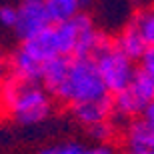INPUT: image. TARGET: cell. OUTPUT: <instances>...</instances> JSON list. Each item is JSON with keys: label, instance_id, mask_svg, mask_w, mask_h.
<instances>
[{"label": "cell", "instance_id": "obj_23", "mask_svg": "<svg viewBox=\"0 0 154 154\" xmlns=\"http://www.w3.org/2000/svg\"><path fill=\"white\" fill-rule=\"evenodd\" d=\"M86 2H88V0H82V4H86Z\"/></svg>", "mask_w": 154, "mask_h": 154}, {"label": "cell", "instance_id": "obj_19", "mask_svg": "<svg viewBox=\"0 0 154 154\" xmlns=\"http://www.w3.org/2000/svg\"><path fill=\"white\" fill-rule=\"evenodd\" d=\"M8 62H6V58L0 54V94H2V88H4V82L8 78Z\"/></svg>", "mask_w": 154, "mask_h": 154}, {"label": "cell", "instance_id": "obj_22", "mask_svg": "<svg viewBox=\"0 0 154 154\" xmlns=\"http://www.w3.org/2000/svg\"><path fill=\"white\" fill-rule=\"evenodd\" d=\"M130 154H154V150H142V152H130Z\"/></svg>", "mask_w": 154, "mask_h": 154}, {"label": "cell", "instance_id": "obj_14", "mask_svg": "<svg viewBox=\"0 0 154 154\" xmlns=\"http://www.w3.org/2000/svg\"><path fill=\"white\" fill-rule=\"evenodd\" d=\"M130 22L138 28V32L146 40V44L154 46V6H148L144 10H138Z\"/></svg>", "mask_w": 154, "mask_h": 154}, {"label": "cell", "instance_id": "obj_21", "mask_svg": "<svg viewBox=\"0 0 154 154\" xmlns=\"http://www.w3.org/2000/svg\"><path fill=\"white\" fill-rule=\"evenodd\" d=\"M38 154H60V146H48V148H42Z\"/></svg>", "mask_w": 154, "mask_h": 154}, {"label": "cell", "instance_id": "obj_1", "mask_svg": "<svg viewBox=\"0 0 154 154\" xmlns=\"http://www.w3.org/2000/svg\"><path fill=\"white\" fill-rule=\"evenodd\" d=\"M50 96L40 82H28L8 74L0 94V108L18 124H36L50 114Z\"/></svg>", "mask_w": 154, "mask_h": 154}, {"label": "cell", "instance_id": "obj_15", "mask_svg": "<svg viewBox=\"0 0 154 154\" xmlns=\"http://www.w3.org/2000/svg\"><path fill=\"white\" fill-rule=\"evenodd\" d=\"M60 154H116V152L108 144H98V146H92V148H84L80 144H62Z\"/></svg>", "mask_w": 154, "mask_h": 154}, {"label": "cell", "instance_id": "obj_20", "mask_svg": "<svg viewBox=\"0 0 154 154\" xmlns=\"http://www.w3.org/2000/svg\"><path fill=\"white\" fill-rule=\"evenodd\" d=\"M142 118H144V120H146V122H148V124L154 128V100L148 104V106H146V110H144Z\"/></svg>", "mask_w": 154, "mask_h": 154}, {"label": "cell", "instance_id": "obj_5", "mask_svg": "<svg viewBox=\"0 0 154 154\" xmlns=\"http://www.w3.org/2000/svg\"><path fill=\"white\" fill-rule=\"evenodd\" d=\"M52 26L48 12H46V0H20L18 4V22L16 34L20 40H28L30 36L38 34L40 30Z\"/></svg>", "mask_w": 154, "mask_h": 154}, {"label": "cell", "instance_id": "obj_10", "mask_svg": "<svg viewBox=\"0 0 154 154\" xmlns=\"http://www.w3.org/2000/svg\"><path fill=\"white\" fill-rule=\"evenodd\" d=\"M114 44L124 52L126 56H130L132 60H136V62H140V58L144 56V52L150 48V46L146 44V40L142 38V34L138 32V28L132 22H128L124 28H122V32L114 38Z\"/></svg>", "mask_w": 154, "mask_h": 154}, {"label": "cell", "instance_id": "obj_17", "mask_svg": "<svg viewBox=\"0 0 154 154\" xmlns=\"http://www.w3.org/2000/svg\"><path fill=\"white\" fill-rule=\"evenodd\" d=\"M18 22V6H2L0 8V24L6 28H16Z\"/></svg>", "mask_w": 154, "mask_h": 154}, {"label": "cell", "instance_id": "obj_8", "mask_svg": "<svg viewBox=\"0 0 154 154\" xmlns=\"http://www.w3.org/2000/svg\"><path fill=\"white\" fill-rule=\"evenodd\" d=\"M124 144L128 152H142L154 150V128L144 118L132 120L124 134Z\"/></svg>", "mask_w": 154, "mask_h": 154}, {"label": "cell", "instance_id": "obj_2", "mask_svg": "<svg viewBox=\"0 0 154 154\" xmlns=\"http://www.w3.org/2000/svg\"><path fill=\"white\" fill-rule=\"evenodd\" d=\"M106 96H110L106 82L94 58L90 56H74L70 60L68 74L64 78L60 90L54 94V98L70 106L80 102H90V100H100Z\"/></svg>", "mask_w": 154, "mask_h": 154}, {"label": "cell", "instance_id": "obj_9", "mask_svg": "<svg viewBox=\"0 0 154 154\" xmlns=\"http://www.w3.org/2000/svg\"><path fill=\"white\" fill-rule=\"evenodd\" d=\"M8 64H10L12 76H16L20 80H28V82H42L44 64L38 62L36 58H32L22 46L10 56V62Z\"/></svg>", "mask_w": 154, "mask_h": 154}, {"label": "cell", "instance_id": "obj_4", "mask_svg": "<svg viewBox=\"0 0 154 154\" xmlns=\"http://www.w3.org/2000/svg\"><path fill=\"white\" fill-rule=\"evenodd\" d=\"M152 100H154V80L140 68H138L136 76L130 84L124 90H120L118 94H114V98H112L114 112L130 120L144 114L146 106Z\"/></svg>", "mask_w": 154, "mask_h": 154}, {"label": "cell", "instance_id": "obj_16", "mask_svg": "<svg viewBox=\"0 0 154 154\" xmlns=\"http://www.w3.org/2000/svg\"><path fill=\"white\" fill-rule=\"evenodd\" d=\"M86 130H88V134H90L94 140H98V142H106V140H110L112 134H114V126H112L110 120H106V122L94 124V126H90V128H86Z\"/></svg>", "mask_w": 154, "mask_h": 154}, {"label": "cell", "instance_id": "obj_11", "mask_svg": "<svg viewBox=\"0 0 154 154\" xmlns=\"http://www.w3.org/2000/svg\"><path fill=\"white\" fill-rule=\"evenodd\" d=\"M70 60H72V56H56V58H52V60H48V62H44L42 86L50 92L52 96L60 90L64 78H66V74H68Z\"/></svg>", "mask_w": 154, "mask_h": 154}, {"label": "cell", "instance_id": "obj_7", "mask_svg": "<svg viewBox=\"0 0 154 154\" xmlns=\"http://www.w3.org/2000/svg\"><path fill=\"white\" fill-rule=\"evenodd\" d=\"M112 112H114V102H112L110 96L100 98V100H90V102H80V104L72 106L74 118L82 126H86V128L110 120Z\"/></svg>", "mask_w": 154, "mask_h": 154}, {"label": "cell", "instance_id": "obj_3", "mask_svg": "<svg viewBox=\"0 0 154 154\" xmlns=\"http://www.w3.org/2000/svg\"><path fill=\"white\" fill-rule=\"evenodd\" d=\"M92 58H94V62H96L98 70H100V74L106 82V88L112 96L118 94L120 90H124L138 72L136 60L126 56L114 44V40H108L106 36L100 40Z\"/></svg>", "mask_w": 154, "mask_h": 154}, {"label": "cell", "instance_id": "obj_6", "mask_svg": "<svg viewBox=\"0 0 154 154\" xmlns=\"http://www.w3.org/2000/svg\"><path fill=\"white\" fill-rule=\"evenodd\" d=\"M22 48L28 52L32 58H36L38 62H48L56 56H62L60 54V48H58V40H56V30H54V24L48 26V28L40 30L38 34L30 36L28 40H22Z\"/></svg>", "mask_w": 154, "mask_h": 154}, {"label": "cell", "instance_id": "obj_13", "mask_svg": "<svg viewBox=\"0 0 154 154\" xmlns=\"http://www.w3.org/2000/svg\"><path fill=\"white\" fill-rule=\"evenodd\" d=\"M82 0H46V12L52 24L68 22L76 14H80Z\"/></svg>", "mask_w": 154, "mask_h": 154}, {"label": "cell", "instance_id": "obj_18", "mask_svg": "<svg viewBox=\"0 0 154 154\" xmlns=\"http://www.w3.org/2000/svg\"><path fill=\"white\" fill-rule=\"evenodd\" d=\"M140 70H144L154 80V46H150L148 50L144 52V56L140 58Z\"/></svg>", "mask_w": 154, "mask_h": 154}, {"label": "cell", "instance_id": "obj_12", "mask_svg": "<svg viewBox=\"0 0 154 154\" xmlns=\"http://www.w3.org/2000/svg\"><path fill=\"white\" fill-rule=\"evenodd\" d=\"M56 30V40H58V48L62 56H76V48H78V40H80V24H78V14L72 20L62 24H54Z\"/></svg>", "mask_w": 154, "mask_h": 154}]
</instances>
